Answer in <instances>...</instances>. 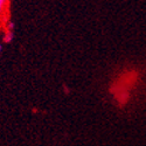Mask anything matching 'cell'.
I'll list each match as a JSON object with an SVG mask.
<instances>
[{
	"label": "cell",
	"instance_id": "1",
	"mask_svg": "<svg viewBox=\"0 0 146 146\" xmlns=\"http://www.w3.org/2000/svg\"><path fill=\"white\" fill-rule=\"evenodd\" d=\"M138 78V72L133 71H127L125 74L118 77L117 82L111 86L110 92L113 95V97L118 101L119 104H126L130 100V92L127 91L126 87H132V84L135 86Z\"/></svg>",
	"mask_w": 146,
	"mask_h": 146
},
{
	"label": "cell",
	"instance_id": "2",
	"mask_svg": "<svg viewBox=\"0 0 146 146\" xmlns=\"http://www.w3.org/2000/svg\"><path fill=\"white\" fill-rule=\"evenodd\" d=\"M7 3H8V0H0V17L3 15L4 9L7 6Z\"/></svg>",
	"mask_w": 146,
	"mask_h": 146
},
{
	"label": "cell",
	"instance_id": "3",
	"mask_svg": "<svg viewBox=\"0 0 146 146\" xmlns=\"http://www.w3.org/2000/svg\"><path fill=\"white\" fill-rule=\"evenodd\" d=\"M12 39H13V33H12L11 31H8L5 35V42H11Z\"/></svg>",
	"mask_w": 146,
	"mask_h": 146
},
{
	"label": "cell",
	"instance_id": "4",
	"mask_svg": "<svg viewBox=\"0 0 146 146\" xmlns=\"http://www.w3.org/2000/svg\"><path fill=\"white\" fill-rule=\"evenodd\" d=\"M1 50H3V46L0 44V53H1Z\"/></svg>",
	"mask_w": 146,
	"mask_h": 146
}]
</instances>
